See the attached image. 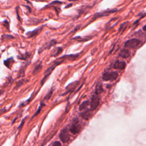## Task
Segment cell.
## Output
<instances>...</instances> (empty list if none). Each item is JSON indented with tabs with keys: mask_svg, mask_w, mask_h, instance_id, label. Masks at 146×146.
I'll list each match as a JSON object with an SVG mask.
<instances>
[{
	"mask_svg": "<svg viewBox=\"0 0 146 146\" xmlns=\"http://www.w3.org/2000/svg\"><path fill=\"white\" fill-rule=\"evenodd\" d=\"M29 57H30V54L28 52H26L23 55H21L20 56H18V59H20L22 60H27V59L29 58Z\"/></svg>",
	"mask_w": 146,
	"mask_h": 146,
	"instance_id": "44dd1931",
	"label": "cell"
},
{
	"mask_svg": "<svg viewBox=\"0 0 146 146\" xmlns=\"http://www.w3.org/2000/svg\"><path fill=\"white\" fill-rule=\"evenodd\" d=\"M81 128L80 124L78 122V121L76 120L74 122H73L70 126V131L73 134H76L78 133Z\"/></svg>",
	"mask_w": 146,
	"mask_h": 146,
	"instance_id": "8992f818",
	"label": "cell"
},
{
	"mask_svg": "<svg viewBox=\"0 0 146 146\" xmlns=\"http://www.w3.org/2000/svg\"><path fill=\"white\" fill-rule=\"evenodd\" d=\"M25 82H26V81L25 80V79H21V80H19V81L18 82V83H17V87H19L20 86L22 85L23 84H24Z\"/></svg>",
	"mask_w": 146,
	"mask_h": 146,
	"instance_id": "d4e9b609",
	"label": "cell"
},
{
	"mask_svg": "<svg viewBox=\"0 0 146 146\" xmlns=\"http://www.w3.org/2000/svg\"><path fill=\"white\" fill-rule=\"evenodd\" d=\"M143 29L144 31H146V25H144V26L143 27Z\"/></svg>",
	"mask_w": 146,
	"mask_h": 146,
	"instance_id": "f546056e",
	"label": "cell"
},
{
	"mask_svg": "<svg viewBox=\"0 0 146 146\" xmlns=\"http://www.w3.org/2000/svg\"><path fill=\"white\" fill-rule=\"evenodd\" d=\"M72 39H74V40H76L78 42H84V41H87L89 39H90V37H88V38H82L80 36H75V37H74Z\"/></svg>",
	"mask_w": 146,
	"mask_h": 146,
	"instance_id": "ffe728a7",
	"label": "cell"
},
{
	"mask_svg": "<svg viewBox=\"0 0 146 146\" xmlns=\"http://www.w3.org/2000/svg\"><path fill=\"white\" fill-rule=\"evenodd\" d=\"M119 56H120L123 58H127L130 55V52L128 50H127L126 48H124V49H122L119 52Z\"/></svg>",
	"mask_w": 146,
	"mask_h": 146,
	"instance_id": "4fadbf2b",
	"label": "cell"
},
{
	"mask_svg": "<svg viewBox=\"0 0 146 146\" xmlns=\"http://www.w3.org/2000/svg\"><path fill=\"white\" fill-rule=\"evenodd\" d=\"M58 59V60L54 61L53 63L49 67H48L46 70V71H44V76H43V78H42V79L41 80V84L42 85H43L44 83V82L46 81V80L48 78V77L52 72V71L55 68V67L57 66H58L60 64H61L62 63H63L64 62V59H59V58Z\"/></svg>",
	"mask_w": 146,
	"mask_h": 146,
	"instance_id": "6da1fadb",
	"label": "cell"
},
{
	"mask_svg": "<svg viewBox=\"0 0 146 146\" xmlns=\"http://www.w3.org/2000/svg\"><path fill=\"white\" fill-rule=\"evenodd\" d=\"M63 3L62 2L59 1H54L53 2H51L49 5L46 6L47 7H56V5H60Z\"/></svg>",
	"mask_w": 146,
	"mask_h": 146,
	"instance_id": "e0dca14e",
	"label": "cell"
},
{
	"mask_svg": "<svg viewBox=\"0 0 146 146\" xmlns=\"http://www.w3.org/2000/svg\"><path fill=\"white\" fill-rule=\"evenodd\" d=\"M4 37H5L6 38L9 37L10 39H11V38H14V37L13 36L10 35H4Z\"/></svg>",
	"mask_w": 146,
	"mask_h": 146,
	"instance_id": "83f0119b",
	"label": "cell"
},
{
	"mask_svg": "<svg viewBox=\"0 0 146 146\" xmlns=\"http://www.w3.org/2000/svg\"><path fill=\"white\" fill-rule=\"evenodd\" d=\"M140 43H141V41L139 39L133 38L126 41L124 44V46L125 47H127V48H135L140 44Z\"/></svg>",
	"mask_w": 146,
	"mask_h": 146,
	"instance_id": "3957f363",
	"label": "cell"
},
{
	"mask_svg": "<svg viewBox=\"0 0 146 146\" xmlns=\"http://www.w3.org/2000/svg\"><path fill=\"white\" fill-rule=\"evenodd\" d=\"M0 94H1V92H0Z\"/></svg>",
	"mask_w": 146,
	"mask_h": 146,
	"instance_id": "1f68e13d",
	"label": "cell"
},
{
	"mask_svg": "<svg viewBox=\"0 0 146 146\" xmlns=\"http://www.w3.org/2000/svg\"><path fill=\"white\" fill-rule=\"evenodd\" d=\"M51 94H52V90L47 94V95H46V98L47 99H48L50 98Z\"/></svg>",
	"mask_w": 146,
	"mask_h": 146,
	"instance_id": "4316f807",
	"label": "cell"
},
{
	"mask_svg": "<svg viewBox=\"0 0 146 146\" xmlns=\"http://www.w3.org/2000/svg\"><path fill=\"white\" fill-rule=\"evenodd\" d=\"M3 25L9 31L10 30V27H9V22L7 21V20H5L3 23H2Z\"/></svg>",
	"mask_w": 146,
	"mask_h": 146,
	"instance_id": "cb8c5ba5",
	"label": "cell"
},
{
	"mask_svg": "<svg viewBox=\"0 0 146 146\" xmlns=\"http://www.w3.org/2000/svg\"><path fill=\"white\" fill-rule=\"evenodd\" d=\"M59 139L63 143H66L70 139V135L68 131L67 128H64L62 130H61L59 135Z\"/></svg>",
	"mask_w": 146,
	"mask_h": 146,
	"instance_id": "277c9868",
	"label": "cell"
},
{
	"mask_svg": "<svg viewBox=\"0 0 146 146\" xmlns=\"http://www.w3.org/2000/svg\"><path fill=\"white\" fill-rule=\"evenodd\" d=\"M72 3H68L67 5H66V6H65L64 8H65V9H66V8H68V7L72 6Z\"/></svg>",
	"mask_w": 146,
	"mask_h": 146,
	"instance_id": "f1b7e54d",
	"label": "cell"
},
{
	"mask_svg": "<svg viewBox=\"0 0 146 146\" xmlns=\"http://www.w3.org/2000/svg\"><path fill=\"white\" fill-rule=\"evenodd\" d=\"M88 105V101H85L84 102H83L79 107V110H83L84 109H85L87 106Z\"/></svg>",
	"mask_w": 146,
	"mask_h": 146,
	"instance_id": "7402d4cb",
	"label": "cell"
},
{
	"mask_svg": "<svg viewBox=\"0 0 146 146\" xmlns=\"http://www.w3.org/2000/svg\"><path fill=\"white\" fill-rule=\"evenodd\" d=\"M68 1H71V2H74V1H78V0H67Z\"/></svg>",
	"mask_w": 146,
	"mask_h": 146,
	"instance_id": "4dcf8cb0",
	"label": "cell"
},
{
	"mask_svg": "<svg viewBox=\"0 0 146 146\" xmlns=\"http://www.w3.org/2000/svg\"><path fill=\"white\" fill-rule=\"evenodd\" d=\"M14 60L13 59V58L12 57L9 58L6 60H4V64L9 68H11V67L12 66V64L14 63Z\"/></svg>",
	"mask_w": 146,
	"mask_h": 146,
	"instance_id": "5bb4252c",
	"label": "cell"
},
{
	"mask_svg": "<svg viewBox=\"0 0 146 146\" xmlns=\"http://www.w3.org/2000/svg\"><path fill=\"white\" fill-rule=\"evenodd\" d=\"M52 146H62V145H61V143H60L59 141H55V142L53 143Z\"/></svg>",
	"mask_w": 146,
	"mask_h": 146,
	"instance_id": "484cf974",
	"label": "cell"
},
{
	"mask_svg": "<svg viewBox=\"0 0 146 146\" xmlns=\"http://www.w3.org/2000/svg\"><path fill=\"white\" fill-rule=\"evenodd\" d=\"M79 56V54H70V55H63L60 58H59V59H67V60H73L74 59H75L76 58H77Z\"/></svg>",
	"mask_w": 146,
	"mask_h": 146,
	"instance_id": "7c38bea8",
	"label": "cell"
},
{
	"mask_svg": "<svg viewBox=\"0 0 146 146\" xmlns=\"http://www.w3.org/2000/svg\"><path fill=\"white\" fill-rule=\"evenodd\" d=\"M103 87L101 84H98L97 86H96V88H95V94L96 95H98L99 94H100L102 91H103Z\"/></svg>",
	"mask_w": 146,
	"mask_h": 146,
	"instance_id": "d6986e66",
	"label": "cell"
},
{
	"mask_svg": "<svg viewBox=\"0 0 146 146\" xmlns=\"http://www.w3.org/2000/svg\"><path fill=\"white\" fill-rule=\"evenodd\" d=\"M56 44V40H55V39L51 40L50 42L47 43V44H46L45 45H44L43 47H40V48H39V50H38V53L40 54V53L42 52L43 50H46V49H49V48H50L51 47L55 46Z\"/></svg>",
	"mask_w": 146,
	"mask_h": 146,
	"instance_id": "9c48e42d",
	"label": "cell"
},
{
	"mask_svg": "<svg viewBox=\"0 0 146 146\" xmlns=\"http://www.w3.org/2000/svg\"><path fill=\"white\" fill-rule=\"evenodd\" d=\"M42 68V63H39L37 66H36L35 67V68H34V70H33V72H32V73H33V75H36V74H38V73L41 70Z\"/></svg>",
	"mask_w": 146,
	"mask_h": 146,
	"instance_id": "2e32d148",
	"label": "cell"
},
{
	"mask_svg": "<svg viewBox=\"0 0 146 146\" xmlns=\"http://www.w3.org/2000/svg\"><path fill=\"white\" fill-rule=\"evenodd\" d=\"M118 76V74L116 71L106 72L103 74L102 78L104 81H110L115 80Z\"/></svg>",
	"mask_w": 146,
	"mask_h": 146,
	"instance_id": "7a4b0ae2",
	"label": "cell"
},
{
	"mask_svg": "<svg viewBox=\"0 0 146 146\" xmlns=\"http://www.w3.org/2000/svg\"><path fill=\"white\" fill-rule=\"evenodd\" d=\"M78 84H79L78 81H75V82H73L69 84L66 88V93H68V92L73 91L74 90V89H75V88L78 86Z\"/></svg>",
	"mask_w": 146,
	"mask_h": 146,
	"instance_id": "8fae6325",
	"label": "cell"
},
{
	"mask_svg": "<svg viewBox=\"0 0 146 146\" xmlns=\"http://www.w3.org/2000/svg\"><path fill=\"white\" fill-rule=\"evenodd\" d=\"M125 66H126V63L124 61L116 60L113 64V68L116 70H122L125 67Z\"/></svg>",
	"mask_w": 146,
	"mask_h": 146,
	"instance_id": "30bf717a",
	"label": "cell"
},
{
	"mask_svg": "<svg viewBox=\"0 0 146 146\" xmlns=\"http://www.w3.org/2000/svg\"><path fill=\"white\" fill-rule=\"evenodd\" d=\"M62 51H63V48H62V47H57L56 51L55 52V53H54V54H52V56H58V55H59V54L62 52Z\"/></svg>",
	"mask_w": 146,
	"mask_h": 146,
	"instance_id": "603a6c76",
	"label": "cell"
},
{
	"mask_svg": "<svg viewBox=\"0 0 146 146\" xmlns=\"http://www.w3.org/2000/svg\"><path fill=\"white\" fill-rule=\"evenodd\" d=\"M28 65V63L24 65L23 67H21V68L19 70V72H18V77H21V76H23L24 74H25V68L26 67V66Z\"/></svg>",
	"mask_w": 146,
	"mask_h": 146,
	"instance_id": "ac0fdd59",
	"label": "cell"
},
{
	"mask_svg": "<svg viewBox=\"0 0 146 146\" xmlns=\"http://www.w3.org/2000/svg\"><path fill=\"white\" fill-rule=\"evenodd\" d=\"M99 103H100V99L99 97L97 95H93L90 102L91 109L92 110H95L99 105Z\"/></svg>",
	"mask_w": 146,
	"mask_h": 146,
	"instance_id": "5b68a950",
	"label": "cell"
},
{
	"mask_svg": "<svg viewBox=\"0 0 146 146\" xmlns=\"http://www.w3.org/2000/svg\"><path fill=\"white\" fill-rule=\"evenodd\" d=\"M80 116L85 120H88L91 116V113L90 110H86L80 113Z\"/></svg>",
	"mask_w": 146,
	"mask_h": 146,
	"instance_id": "9a60e30c",
	"label": "cell"
},
{
	"mask_svg": "<svg viewBox=\"0 0 146 146\" xmlns=\"http://www.w3.org/2000/svg\"><path fill=\"white\" fill-rule=\"evenodd\" d=\"M43 27V26H41L33 31H29L26 33V35L27 36L28 38H32L34 36H36L41 32Z\"/></svg>",
	"mask_w": 146,
	"mask_h": 146,
	"instance_id": "ba28073f",
	"label": "cell"
},
{
	"mask_svg": "<svg viewBox=\"0 0 146 146\" xmlns=\"http://www.w3.org/2000/svg\"><path fill=\"white\" fill-rule=\"evenodd\" d=\"M116 10H106V11H104L103 12H100V13H97L96 14H95L93 16V18L92 19H95L100 17H102L104 16H107L109 14L115 12Z\"/></svg>",
	"mask_w": 146,
	"mask_h": 146,
	"instance_id": "52a82bcc",
	"label": "cell"
}]
</instances>
